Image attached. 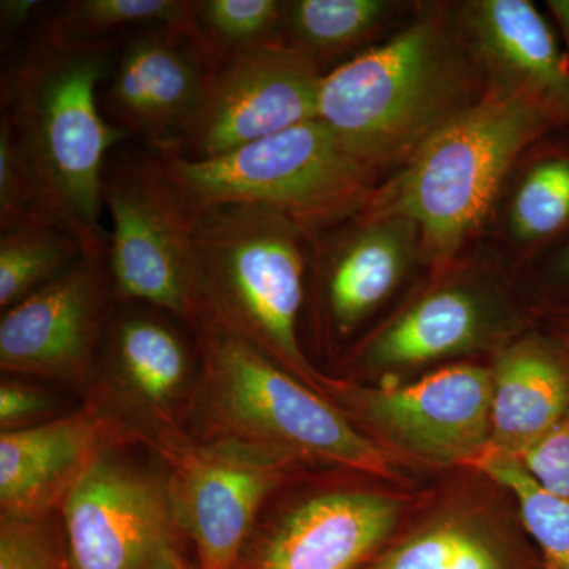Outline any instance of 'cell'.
Here are the masks:
<instances>
[{
    "instance_id": "1",
    "label": "cell",
    "mask_w": 569,
    "mask_h": 569,
    "mask_svg": "<svg viewBox=\"0 0 569 569\" xmlns=\"http://www.w3.org/2000/svg\"><path fill=\"white\" fill-rule=\"evenodd\" d=\"M488 89L452 2L419 3L399 31L325 74L318 119L385 181Z\"/></svg>"
},
{
    "instance_id": "2",
    "label": "cell",
    "mask_w": 569,
    "mask_h": 569,
    "mask_svg": "<svg viewBox=\"0 0 569 569\" xmlns=\"http://www.w3.org/2000/svg\"><path fill=\"white\" fill-rule=\"evenodd\" d=\"M121 43L78 47L32 36L10 52L0 78V114L20 137L59 222L89 252L108 249L104 167L129 141L100 107Z\"/></svg>"
},
{
    "instance_id": "3",
    "label": "cell",
    "mask_w": 569,
    "mask_h": 569,
    "mask_svg": "<svg viewBox=\"0 0 569 569\" xmlns=\"http://www.w3.org/2000/svg\"><path fill=\"white\" fill-rule=\"evenodd\" d=\"M552 130L526 100L489 88L388 176L366 211L417 224L426 264L440 271L481 246L520 157Z\"/></svg>"
},
{
    "instance_id": "4",
    "label": "cell",
    "mask_w": 569,
    "mask_h": 569,
    "mask_svg": "<svg viewBox=\"0 0 569 569\" xmlns=\"http://www.w3.org/2000/svg\"><path fill=\"white\" fill-rule=\"evenodd\" d=\"M200 356L183 427L223 441L387 477L385 452L316 389L209 318L193 332Z\"/></svg>"
},
{
    "instance_id": "5",
    "label": "cell",
    "mask_w": 569,
    "mask_h": 569,
    "mask_svg": "<svg viewBox=\"0 0 569 569\" xmlns=\"http://www.w3.org/2000/svg\"><path fill=\"white\" fill-rule=\"evenodd\" d=\"M192 249L201 318L309 387L335 385L318 372L299 342L310 260L305 228L271 209L217 206L193 213Z\"/></svg>"
},
{
    "instance_id": "6",
    "label": "cell",
    "mask_w": 569,
    "mask_h": 569,
    "mask_svg": "<svg viewBox=\"0 0 569 569\" xmlns=\"http://www.w3.org/2000/svg\"><path fill=\"white\" fill-rule=\"evenodd\" d=\"M160 157L192 216L217 206H258L283 213L310 238L366 211L383 182L320 119L213 159Z\"/></svg>"
},
{
    "instance_id": "7",
    "label": "cell",
    "mask_w": 569,
    "mask_h": 569,
    "mask_svg": "<svg viewBox=\"0 0 569 569\" xmlns=\"http://www.w3.org/2000/svg\"><path fill=\"white\" fill-rule=\"evenodd\" d=\"M103 206L111 220L107 263L116 302L149 306L194 332L201 318L193 216L159 153L122 142L108 157Z\"/></svg>"
},
{
    "instance_id": "8",
    "label": "cell",
    "mask_w": 569,
    "mask_h": 569,
    "mask_svg": "<svg viewBox=\"0 0 569 569\" xmlns=\"http://www.w3.org/2000/svg\"><path fill=\"white\" fill-rule=\"evenodd\" d=\"M140 443L162 462L176 526L193 542L198 569H236L261 509L295 460L201 440L183 426L156 430Z\"/></svg>"
},
{
    "instance_id": "9",
    "label": "cell",
    "mask_w": 569,
    "mask_h": 569,
    "mask_svg": "<svg viewBox=\"0 0 569 569\" xmlns=\"http://www.w3.org/2000/svg\"><path fill=\"white\" fill-rule=\"evenodd\" d=\"M116 449L63 501V537L73 569H157L178 546L167 477Z\"/></svg>"
},
{
    "instance_id": "10",
    "label": "cell",
    "mask_w": 569,
    "mask_h": 569,
    "mask_svg": "<svg viewBox=\"0 0 569 569\" xmlns=\"http://www.w3.org/2000/svg\"><path fill=\"white\" fill-rule=\"evenodd\" d=\"M325 74L282 43L239 52L213 69L203 102L171 153L213 159L318 119Z\"/></svg>"
},
{
    "instance_id": "11",
    "label": "cell",
    "mask_w": 569,
    "mask_h": 569,
    "mask_svg": "<svg viewBox=\"0 0 569 569\" xmlns=\"http://www.w3.org/2000/svg\"><path fill=\"white\" fill-rule=\"evenodd\" d=\"M114 307L107 250L86 253L69 272L2 312V372L92 385Z\"/></svg>"
},
{
    "instance_id": "12",
    "label": "cell",
    "mask_w": 569,
    "mask_h": 569,
    "mask_svg": "<svg viewBox=\"0 0 569 569\" xmlns=\"http://www.w3.org/2000/svg\"><path fill=\"white\" fill-rule=\"evenodd\" d=\"M176 318L149 306L116 302L93 378V399L132 432L134 441L183 426L200 372L197 342L190 346Z\"/></svg>"
},
{
    "instance_id": "13",
    "label": "cell",
    "mask_w": 569,
    "mask_h": 569,
    "mask_svg": "<svg viewBox=\"0 0 569 569\" xmlns=\"http://www.w3.org/2000/svg\"><path fill=\"white\" fill-rule=\"evenodd\" d=\"M213 69L189 29H142L122 40L100 107L129 141L164 156L178 148Z\"/></svg>"
},
{
    "instance_id": "14",
    "label": "cell",
    "mask_w": 569,
    "mask_h": 569,
    "mask_svg": "<svg viewBox=\"0 0 569 569\" xmlns=\"http://www.w3.org/2000/svg\"><path fill=\"white\" fill-rule=\"evenodd\" d=\"M489 247L447 266L448 279L419 296L359 351V365L400 369L468 353L512 328V313L490 274Z\"/></svg>"
},
{
    "instance_id": "15",
    "label": "cell",
    "mask_w": 569,
    "mask_h": 569,
    "mask_svg": "<svg viewBox=\"0 0 569 569\" xmlns=\"http://www.w3.org/2000/svg\"><path fill=\"white\" fill-rule=\"evenodd\" d=\"M422 261L417 224L399 216L362 211L310 238L309 274L323 326L350 336L395 293Z\"/></svg>"
},
{
    "instance_id": "16",
    "label": "cell",
    "mask_w": 569,
    "mask_h": 569,
    "mask_svg": "<svg viewBox=\"0 0 569 569\" xmlns=\"http://www.w3.org/2000/svg\"><path fill=\"white\" fill-rule=\"evenodd\" d=\"M452 10L488 88L520 97L569 130V62L549 18L530 0H468Z\"/></svg>"
},
{
    "instance_id": "17",
    "label": "cell",
    "mask_w": 569,
    "mask_h": 569,
    "mask_svg": "<svg viewBox=\"0 0 569 569\" xmlns=\"http://www.w3.org/2000/svg\"><path fill=\"white\" fill-rule=\"evenodd\" d=\"M132 443L127 426L92 402L66 417L0 433V516L56 515L100 459Z\"/></svg>"
},
{
    "instance_id": "18",
    "label": "cell",
    "mask_w": 569,
    "mask_h": 569,
    "mask_svg": "<svg viewBox=\"0 0 569 569\" xmlns=\"http://www.w3.org/2000/svg\"><path fill=\"white\" fill-rule=\"evenodd\" d=\"M396 498L331 490L299 500L254 527L236 569H356L395 531Z\"/></svg>"
},
{
    "instance_id": "19",
    "label": "cell",
    "mask_w": 569,
    "mask_h": 569,
    "mask_svg": "<svg viewBox=\"0 0 569 569\" xmlns=\"http://www.w3.org/2000/svg\"><path fill=\"white\" fill-rule=\"evenodd\" d=\"M492 370L459 365L402 388L356 396L370 421L422 458L471 462L489 447Z\"/></svg>"
},
{
    "instance_id": "20",
    "label": "cell",
    "mask_w": 569,
    "mask_h": 569,
    "mask_svg": "<svg viewBox=\"0 0 569 569\" xmlns=\"http://www.w3.org/2000/svg\"><path fill=\"white\" fill-rule=\"evenodd\" d=\"M489 447L519 456L569 415V351L526 337L501 348L492 369Z\"/></svg>"
},
{
    "instance_id": "21",
    "label": "cell",
    "mask_w": 569,
    "mask_h": 569,
    "mask_svg": "<svg viewBox=\"0 0 569 569\" xmlns=\"http://www.w3.org/2000/svg\"><path fill=\"white\" fill-rule=\"evenodd\" d=\"M490 228L497 249L518 253L520 263L569 238V130H552L520 157Z\"/></svg>"
},
{
    "instance_id": "22",
    "label": "cell",
    "mask_w": 569,
    "mask_h": 569,
    "mask_svg": "<svg viewBox=\"0 0 569 569\" xmlns=\"http://www.w3.org/2000/svg\"><path fill=\"white\" fill-rule=\"evenodd\" d=\"M419 3L397 0H288L279 43L301 52L325 73L376 47L417 11Z\"/></svg>"
},
{
    "instance_id": "23",
    "label": "cell",
    "mask_w": 569,
    "mask_h": 569,
    "mask_svg": "<svg viewBox=\"0 0 569 569\" xmlns=\"http://www.w3.org/2000/svg\"><path fill=\"white\" fill-rule=\"evenodd\" d=\"M193 0H71L48 6L32 36L59 44L121 43L142 29H189Z\"/></svg>"
},
{
    "instance_id": "24",
    "label": "cell",
    "mask_w": 569,
    "mask_h": 569,
    "mask_svg": "<svg viewBox=\"0 0 569 569\" xmlns=\"http://www.w3.org/2000/svg\"><path fill=\"white\" fill-rule=\"evenodd\" d=\"M89 252L80 238L58 224H0L2 312L69 272Z\"/></svg>"
},
{
    "instance_id": "25",
    "label": "cell",
    "mask_w": 569,
    "mask_h": 569,
    "mask_svg": "<svg viewBox=\"0 0 569 569\" xmlns=\"http://www.w3.org/2000/svg\"><path fill=\"white\" fill-rule=\"evenodd\" d=\"M470 463L516 497L523 526L545 556L546 569H569V498L542 489L515 456L496 449L486 448Z\"/></svg>"
},
{
    "instance_id": "26",
    "label": "cell",
    "mask_w": 569,
    "mask_h": 569,
    "mask_svg": "<svg viewBox=\"0 0 569 569\" xmlns=\"http://www.w3.org/2000/svg\"><path fill=\"white\" fill-rule=\"evenodd\" d=\"M283 0H193L190 33L213 66L279 43Z\"/></svg>"
},
{
    "instance_id": "27",
    "label": "cell",
    "mask_w": 569,
    "mask_h": 569,
    "mask_svg": "<svg viewBox=\"0 0 569 569\" xmlns=\"http://www.w3.org/2000/svg\"><path fill=\"white\" fill-rule=\"evenodd\" d=\"M373 569H505L492 545L458 523H440L389 550Z\"/></svg>"
},
{
    "instance_id": "28",
    "label": "cell",
    "mask_w": 569,
    "mask_h": 569,
    "mask_svg": "<svg viewBox=\"0 0 569 569\" xmlns=\"http://www.w3.org/2000/svg\"><path fill=\"white\" fill-rule=\"evenodd\" d=\"M14 222L66 228L52 211L20 137L9 118L0 114V224Z\"/></svg>"
},
{
    "instance_id": "29",
    "label": "cell",
    "mask_w": 569,
    "mask_h": 569,
    "mask_svg": "<svg viewBox=\"0 0 569 569\" xmlns=\"http://www.w3.org/2000/svg\"><path fill=\"white\" fill-rule=\"evenodd\" d=\"M56 516L36 519L0 516V569H73Z\"/></svg>"
},
{
    "instance_id": "30",
    "label": "cell",
    "mask_w": 569,
    "mask_h": 569,
    "mask_svg": "<svg viewBox=\"0 0 569 569\" xmlns=\"http://www.w3.org/2000/svg\"><path fill=\"white\" fill-rule=\"evenodd\" d=\"M516 459L542 489L569 498V415Z\"/></svg>"
},
{
    "instance_id": "31",
    "label": "cell",
    "mask_w": 569,
    "mask_h": 569,
    "mask_svg": "<svg viewBox=\"0 0 569 569\" xmlns=\"http://www.w3.org/2000/svg\"><path fill=\"white\" fill-rule=\"evenodd\" d=\"M52 408L50 397L13 376L0 383V429L2 432L39 426Z\"/></svg>"
},
{
    "instance_id": "32",
    "label": "cell",
    "mask_w": 569,
    "mask_h": 569,
    "mask_svg": "<svg viewBox=\"0 0 569 569\" xmlns=\"http://www.w3.org/2000/svg\"><path fill=\"white\" fill-rule=\"evenodd\" d=\"M48 3L39 0H2L0 2V32L2 50L11 52L21 47L39 24Z\"/></svg>"
},
{
    "instance_id": "33",
    "label": "cell",
    "mask_w": 569,
    "mask_h": 569,
    "mask_svg": "<svg viewBox=\"0 0 569 569\" xmlns=\"http://www.w3.org/2000/svg\"><path fill=\"white\" fill-rule=\"evenodd\" d=\"M541 269L549 283L569 293V238L541 258Z\"/></svg>"
},
{
    "instance_id": "34",
    "label": "cell",
    "mask_w": 569,
    "mask_h": 569,
    "mask_svg": "<svg viewBox=\"0 0 569 569\" xmlns=\"http://www.w3.org/2000/svg\"><path fill=\"white\" fill-rule=\"evenodd\" d=\"M545 6L569 62V0H546Z\"/></svg>"
},
{
    "instance_id": "35",
    "label": "cell",
    "mask_w": 569,
    "mask_h": 569,
    "mask_svg": "<svg viewBox=\"0 0 569 569\" xmlns=\"http://www.w3.org/2000/svg\"><path fill=\"white\" fill-rule=\"evenodd\" d=\"M157 569H190L187 567L186 560L179 552L178 546L171 548L164 553L163 559L160 560L159 568Z\"/></svg>"
},
{
    "instance_id": "36",
    "label": "cell",
    "mask_w": 569,
    "mask_h": 569,
    "mask_svg": "<svg viewBox=\"0 0 569 569\" xmlns=\"http://www.w3.org/2000/svg\"><path fill=\"white\" fill-rule=\"evenodd\" d=\"M557 340L569 351V309L557 321Z\"/></svg>"
}]
</instances>
